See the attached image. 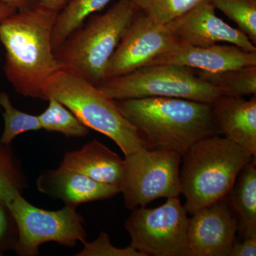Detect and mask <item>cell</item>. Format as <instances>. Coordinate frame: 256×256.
I'll return each mask as SVG.
<instances>
[{"label": "cell", "instance_id": "cell-20", "mask_svg": "<svg viewBox=\"0 0 256 256\" xmlns=\"http://www.w3.org/2000/svg\"><path fill=\"white\" fill-rule=\"evenodd\" d=\"M46 110L38 116L42 129L48 132H58L66 137H85L90 129L60 101L48 99Z\"/></svg>", "mask_w": 256, "mask_h": 256}, {"label": "cell", "instance_id": "cell-29", "mask_svg": "<svg viewBox=\"0 0 256 256\" xmlns=\"http://www.w3.org/2000/svg\"><path fill=\"white\" fill-rule=\"evenodd\" d=\"M15 6L0 2V22L18 11Z\"/></svg>", "mask_w": 256, "mask_h": 256}, {"label": "cell", "instance_id": "cell-17", "mask_svg": "<svg viewBox=\"0 0 256 256\" xmlns=\"http://www.w3.org/2000/svg\"><path fill=\"white\" fill-rule=\"evenodd\" d=\"M227 195L237 215L240 233L244 238L256 237V160L242 168Z\"/></svg>", "mask_w": 256, "mask_h": 256}, {"label": "cell", "instance_id": "cell-1", "mask_svg": "<svg viewBox=\"0 0 256 256\" xmlns=\"http://www.w3.org/2000/svg\"><path fill=\"white\" fill-rule=\"evenodd\" d=\"M58 14L36 4L0 22V41L6 50L5 75L25 97L40 99L45 82L62 68L52 45Z\"/></svg>", "mask_w": 256, "mask_h": 256}, {"label": "cell", "instance_id": "cell-11", "mask_svg": "<svg viewBox=\"0 0 256 256\" xmlns=\"http://www.w3.org/2000/svg\"><path fill=\"white\" fill-rule=\"evenodd\" d=\"M215 10L208 0H202L168 24L180 42L192 46H210L227 42L247 52H256L252 40L240 30L218 18Z\"/></svg>", "mask_w": 256, "mask_h": 256}, {"label": "cell", "instance_id": "cell-24", "mask_svg": "<svg viewBox=\"0 0 256 256\" xmlns=\"http://www.w3.org/2000/svg\"><path fill=\"white\" fill-rule=\"evenodd\" d=\"M24 186V178L11 156L0 148V204L6 206Z\"/></svg>", "mask_w": 256, "mask_h": 256}, {"label": "cell", "instance_id": "cell-28", "mask_svg": "<svg viewBox=\"0 0 256 256\" xmlns=\"http://www.w3.org/2000/svg\"><path fill=\"white\" fill-rule=\"evenodd\" d=\"M0 2L12 5L18 10L34 6L38 2V0H0Z\"/></svg>", "mask_w": 256, "mask_h": 256}, {"label": "cell", "instance_id": "cell-4", "mask_svg": "<svg viewBox=\"0 0 256 256\" xmlns=\"http://www.w3.org/2000/svg\"><path fill=\"white\" fill-rule=\"evenodd\" d=\"M138 12L130 0H119L89 16L54 50L60 66L94 85L105 82L108 64Z\"/></svg>", "mask_w": 256, "mask_h": 256}, {"label": "cell", "instance_id": "cell-16", "mask_svg": "<svg viewBox=\"0 0 256 256\" xmlns=\"http://www.w3.org/2000/svg\"><path fill=\"white\" fill-rule=\"evenodd\" d=\"M60 166L118 188L124 172V160L97 140L66 153Z\"/></svg>", "mask_w": 256, "mask_h": 256}, {"label": "cell", "instance_id": "cell-30", "mask_svg": "<svg viewBox=\"0 0 256 256\" xmlns=\"http://www.w3.org/2000/svg\"><path fill=\"white\" fill-rule=\"evenodd\" d=\"M2 206L3 205L0 204V238L4 235L6 232V226H8L6 215H5Z\"/></svg>", "mask_w": 256, "mask_h": 256}, {"label": "cell", "instance_id": "cell-22", "mask_svg": "<svg viewBox=\"0 0 256 256\" xmlns=\"http://www.w3.org/2000/svg\"><path fill=\"white\" fill-rule=\"evenodd\" d=\"M215 10H220L236 24L255 44L256 43V0H208Z\"/></svg>", "mask_w": 256, "mask_h": 256}, {"label": "cell", "instance_id": "cell-26", "mask_svg": "<svg viewBox=\"0 0 256 256\" xmlns=\"http://www.w3.org/2000/svg\"><path fill=\"white\" fill-rule=\"evenodd\" d=\"M256 237H248L239 242L236 239L230 249L229 256H256Z\"/></svg>", "mask_w": 256, "mask_h": 256}, {"label": "cell", "instance_id": "cell-27", "mask_svg": "<svg viewBox=\"0 0 256 256\" xmlns=\"http://www.w3.org/2000/svg\"><path fill=\"white\" fill-rule=\"evenodd\" d=\"M70 0H38L37 4L44 8L60 12Z\"/></svg>", "mask_w": 256, "mask_h": 256}, {"label": "cell", "instance_id": "cell-6", "mask_svg": "<svg viewBox=\"0 0 256 256\" xmlns=\"http://www.w3.org/2000/svg\"><path fill=\"white\" fill-rule=\"evenodd\" d=\"M114 100L178 98L212 104L223 90L202 80L192 68L175 64L146 66L97 86Z\"/></svg>", "mask_w": 256, "mask_h": 256}, {"label": "cell", "instance_id": "cell-7", "mask_svg": "<svg viewBox=\"0 0 256 256\" xmlns=\"http://www.w3.org/2000/svg\"><path fill=\"white\" fill-rule=\"evenodd\" d=\"M124 161L119 190L128 210L146 206L158 198L180 196L182 156L178 152L142 146Z\"/></svg>", "mask_w": 256, "mask_h": 256}, {"label": "cell", "instance_id": "cell-8", "mask_svg": "<svg viewBox=\"0 0 256 256\" xmlns=\"http://www.w3.org/2000/svg\"><path fill=\"white\" fill-rule=\"evenodd\" d=\"M190 218L178 196L156 208L138 207L124 226L130 246L146 256H192L188 242Z\"/></svg>", "mask_w": 256, "mask_h": 256}, {"label": "cell", "instance_id": "cell-18", "mask_svg": "<svg viewBox=\"0 0 256 256\" xmlns=\"http://www.w3.org/2000/svg\"><path fill=\"white\" fill-rule=\"evenodd\" d=\"M111 0H70L58 12L52 32L54 50L84 24L89 16L105 8Z\"/></svg>", "mask_w": 256, "mask_h": 256}, {"label": "cell", "instance_id": "cell-23", "mask_svg": "<svg viewBox=\"0 0 256 256\" xmlns=\"http://www.w3.org/2000/svg\"><path fill=\"white\" fill-rule=\"evenodd\" d=\"M138 12L156 22L166 24L202 0H130Z\"/></svg>", "mask_w": 256, "mask_h": 256}, {"label": "cell", "instance_id": "cell-12", "mask_svg": "<svg viewBox=\"0 0 256 256\" xmlns=\"http://www.w3.org/2000/svg\"><path fill=\"white\" fill-rule=\"evenodd\" d=\"M238 226L224 200L197 210L188 220L192 256H229Z\"/></svg>", "mask_w": 256, "mask_h": 256}, {"label": "cell", "instance_id": "cell-19", "mask_svg": "<svg viewBox=\"0 0 256 256\" xmlns=\"http://www.w3.org/2000/svg\"><path fill=\"white\" fill-rule=\"evenodd\" d=\"M204 82L222 89L224 96H244L256 94V66H246L224 72L196 70Z\"/></svg>", "mask_w": 256, "mask_h": 256}, {"label": "cell", "instance_id": "cell-15", "mask_svg": "<svg viewBox=\"0 0 256 256\" xmlns=\"http://www.w3.org/2000/svg\"><path fill=\"white\" fill-rule=\"evenodd\" d=\"M220 133L256 156V96H222L212 104Z\"/></svg>", "mask_w": 256, "mask_h": 256}, {"label": "cell", "instance_id": "cell-2", "mask_svg": "<svg viewBox=\"0 0 256 256\" xmlns=\"http://www.w3.org/2000/svg\"><path fill=\"white\" fill-rule=\"evenodd\" d=\"M116 102L146 149L168 150L182 156L197 141L220 133L212 104L164 97Z\"/></svg>", "mask_w": 256, "mask_h": 256}, {"label": "cell", "instance_id": "cell-14", "mask_svg": "<svg viewBox=\"0 0 256 256\" xmlns=\"http://www.w3.org/2000/svg\"><path fill=\"white\" fill-rule=\"evenodd\" d=\"M37 186L40 192L74 207L82 203L106 200L116 196L118 188L96 182L86 175L60 166L43 173Z\"/></svg>", "mask_w": 256, "mask_h": 256}, {"label": "cell", "instance_id": "cell-5", "mask_svg": "<svg viewBox=\"0 0 256 256\" xmlns=\"http://www.w3.org/2000/svg\"><path fill=\"white\" fill-rule=\"evenodd\" d=\"M56 99L89 129L105 134L127 156L143 146L134 126L122 114L116 100L86 79L60 68L45 82L40 99Z\"/></svg>", "mask_w": 256, "mask_h": 256}, {"label": "cell", "instance_id": "cell-9", "mask_svg": "<svg viewBox=\"0 0 256 256\" xmlns=\"http://www.w3.org/2000/svg\"><path fill=\"white\" fill-rule=\"evenodd\" d=\"M6 207L18 226V240L14 248L18 255L37 256L38 248L45 242L72 247L78 242H86L84 218L74 207L66 205L58 210H42L26 201L20 192Z\"/></svg>", "mask_w": 256, "mask_h": 256}, {"label": "cell", "instance_id": "cell-13", "mask_svg": "<svg viewBox=\"0 0 256 256\" xmlns=\"http://www.w3.org/2000/svg\"><path fill=\"white\" fill-rule=\"evenodd\" d=\"M158 64H175L214 73L256 66V52H247L233 44L194 46L178 40L176 46L156 57L150 65Z\"/></svg>", "mask_w": 256, "mask_h": 256}, {"label": "cell", "instance_id": "cell-3", "mask_svg": "<svg viewBox=\"0 0 256 256\" xmlns=\"http://www.w3.org/2000/svg\"><path fill=\"white\" fill-rule=\"evenodd\" d=\"M255 156L226 138H203L182 156L180 178L185 208L197 210L224 200L242 168Z\"/></svg>", "mask_w": 256, "mask_h": 256}, {"label": "cell", "instance_id": "cell-10", "mask_svg": "<svg viewBox=\"0 0 256 256\" xmlns=\"http://www.w3.org/2000/svg\"><path fill=\"white\" fill-rule=\"evenodd\" d=\"M178 42L168 24L156 22L138 12L108 64L106 80L150 65Z\"/></svg>", "mask_w": 256, "mask_h": 256}, {"label": "cell", "instance_id": "cell-25", "mask_svg": "<svg viewBox=\"0 0 256 256\" xmlns=\"http://www.w3.org/2000/svg\"><path fill=\"white\" fill-rule=\"evenodd\" d=\"M82 244L84 249L76 256H146L130 246L124 248L114 246L109 236L104 232H101L94 242H84Z\"/></svg>", "mask_w": 256, "mask_h": 256}, {"label": "cell", "instance_id": "cell-21", "mask_svg": "<svg viewBox=\"0 0 256 256\" xmlns=\"http://www.w3.org/2000/svg\"><path fill=\"white\" fill-rule=\"evenodd\" d=\"M0 106L4 109V130L1 138L2 146H9L22 133L42 129L38 116L15 108L6 92H0Z\"/></svg>", "mask_w": 256, "mask_h": 256}]
</instances>
